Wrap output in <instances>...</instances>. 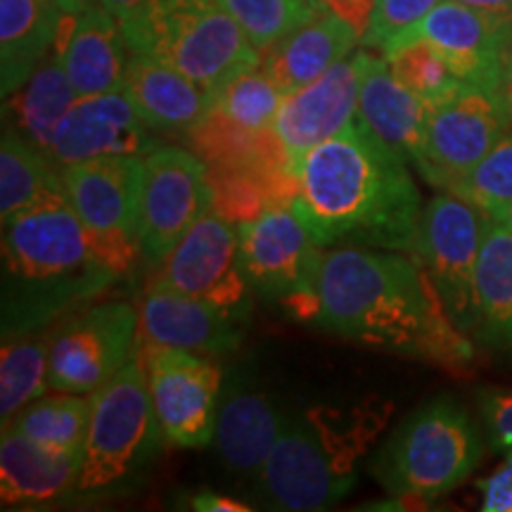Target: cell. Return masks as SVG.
<instances>
[{"label":"cell","mask_w":512,"mask_h":512,"mask_svg":"<svg viewBox=\"0 0 512 512\" xmlns=\"http://www.w3.org/2000/svg\"><path fill=\"white\" fill-rule=\"evenodd\" d=\"M313 285V323L330 335L448 368H463L475 356L413 254L323 247Z\"/></svg>","instance_id":"6da1fadb"},{"label":"cell","mask_w":512,"mask_h":512,"mask_svg":"<svg viewBox=\"0 0 512 512\" xmlns=\"http://www.w3.org/2000/svg\"><path fill=\"white\" fill-rule=\"evenodd\" d=\"M299 211L320 247H373L413 254L422 214L408 162L351 124L292 162Z\"/></svg>","instance_id":"7a4b0ae2"},{"label":"cell","mask_w":512,"mask_h":512,"mask_svg":"<svg viewBox=\"0 0 512 512\" xmlns=\"http://www.w3.org/2000/svg\"><path fill=\"white\" fill-rule=\"evenodd\" d=\"M114 278L67 195L24 209L3 223L5 339L88 302Z\"/></svg>","instance_id":"3957f363"},{"label":"cell","mask_w":512,"mask_h":512,"mask_svg":"<svg viewBox=\"0 0 512 512\" xmlns=\"http://www.w3.org/2000/svg\"><path fill=\"white\" fill-rule=\"evenodd\" d=\"M392 406L363 403L344 413L311 408L287 413L271 456L256 475V496L271 510H325L354 489L361 458L373 444Z\"/></svg>","instance_id":"277c9868"},{"label":"cell","mask_w":512,"mask_h":512,"mask_svg":"<svg viewBox=\"0 0 512 512\" xmlns=\"http://www.w3.org/2000/svg\"><path fill=\"white\" fill-rule=\"evenodd\" d=\"M128 50L155 57L214 93L261 64L259 48L216 0H147L121 22Z\"/></svg>","instance_id":"5b68a950"},{"label":"cell","mask_w":512,"mask_h":512,"mask_svg":"<svg viewBox=\"0 0 512 512\" xmlns=\"http://www.w3.org/2000/svg\"><path fill=\"white\" fill-rule=\"evenodd\" d=\"M484 441L470 413L453 396H434L392 432L370 470L401 501L430 503L458 489L475 472Z\"/></svg>","instance_id":"8992f818"},{"label":"cell","mask_w":512,"mask_h":512,"mask_svg":"<svg viewBox=\"0 0 512 512\" xmlns=\"http://www.w3.org/2000/svg\"><path fill=\"white\" fill-rule=\"evenodd\" d=\"M91 399L79 494H102L126 482L164 441L136 356Z\"/></svg>","instance_id":"52a82bcc"},{"label":"cell","mask_w":512,"mask_h":512,"mask_svg":"<svg viewBox=\"0 0 512 512\" xmlns=\"http://www.w3.org/2000/svg\"><path fill=\"white\" fill-rule=\"evenodd\" d=\"M489 216L441 190L422 207L413 256L432 278L448 318L465 335L477 330V264Z\"/></svg>","instance_id":"ba28073f"},{"label":"cell","mask_w":512,"mask_h":512,"mask_svg":"<svg viewBox=\"0 0 512 512\" xmlns=\"http://www.w3.org/2000/svg\"><path fill=\"white\" fill-rule=\"evenodd\" d=\"M62 181L95 252L114 273L124 275L140 252L143 157H102L62 166Z\"/></svg>","instance_id":"9c48e42d"},{"label":"cell","mask_w":512,"mask_h":512,"mask_svg":"<svg viewBox=\"0 0 512 512\" xmlns=\"http://www.w3.org/2000/svg\"><path fill=\"white\" fill-rule=\"evenodd\" d=\"M512 117L501 88L463 83L446 100L427 107L420 176L448 190L510 131Z\"/></svg>","instance_id":"30bf717a"},{"label":"cell","mask_w":512,"mask_h":512,"mask_svg":"<svg viewBox=\"0 0 512 512\" xmlns=\"http://www.w3.org/2000/svg\"><path fill=\"white\" fill-rule=\"evenodd\" d=\"M240 259L247 283L268 299L285 304L294 316L313 320L316 313V264L320 245L299 211L273 207L252 223H242Z\"/></svg>","instance_id":"8fae6325"},{"label":"cell","mask_w":512,"mask_h":512,"mask_svg":"<svg viewBox=\"0 0 512 512\" xmlns=\"http://www.w3.org/2000/svg\"><path fill=\"white\" fill-rule=\"evenodd\" d=\"M138 311L126 302H102L67 318L50 332L48 389L98 392L136 354Z\"/></svg>","instance_id":"7c38bea8"},{"label":"cell","mask_w":512,"mask_h":512,"mask_svg":"<svg viewBox=\"0 0 512 512\" xmlns=\"http://www.w3.org/2000/svg\"><path fill=\"white\" fill-rule=\"evenodd\" d=\"M214 207L209 169L200 157L174 145L143 157L140 183V252L162 264L188 230Z\"/></svg>","instance_id":"4fadbf2b"},{"label":"cell","mask_w":512,"mask_h":512,"mask_svg":"<svg viewBox=\"0 0 512 512\" xmlns=\"http://www.w3.org/2000/svg\"><path fill=\"white\" fill-rule=\"evenodd\" d=\"M133 356L145 370L164 441L181 448L209 446L223 389L219 366L192 351L166 347L136 351Z\"/></svg>","instance_id":"5bb4252c"},{"label":"cell","mask_w":512,"mask_h":512,"mask_svg":"<svg viewBox=\"0 0 512 512\" xmlns=\"http://www.w3.org/2000/svg\"><path fill=\"white\" fill-rule=\"evenodd\" d=\"M157 278L230 316H245L249 283L240 259V230L214 209L183 235Z\"/></svg>","instance_id":"9a60e30c"},{"label":"cell","mask_w":512,"mask_h":512,"mask_svg":"<svg viewBox=\"0 0 512 512\" xmlns=\"http://www.w3.org/2000/svg\"><path fill=\"white\" fill-rule=\"evenodd\" d=\"M411 41L437 48L460 81L501 88L505 57L512 48V22L458 0H441L382 55Z\"/></svg>","instance_id":"2e32d148"},{"label":"cell","mask_w":512,"mask_h":512,"mask_svg":"<svg viewBox=\"0 0 512 512\" xmlns=\"http://www.w3.org/2000/svg\"><path fill=\"white\" fill-rule=\"evenodd\" d=\"M155 147V131L128 93L117 91L76 100L57 126L48 157L57 166H69L102 157H145Z\"/></svg>","instance_id":"e0dca14e"},{"label":"cell","mask_w":512,"mask_h":512,"mask_svg":"<svg viewBox=\"0 0 512 512\" xmlns=\"http://www.w3.org/2000/svg\"><path fill=\"white\" fill-rule=\"evenodd\" d=\"M240 342L235 316L178 292L159 278L147 283L138 309L136 351L166 347L219 356L235 351Z\"/></svg>","instance_id":"ac0fdd59"},{"label":"cell","mask_w":512,"mask_h":512,"mask_svg":"<svg viewBox=\"0 0 512 512\" xmlns=\"http://www.w3.org/2000/svg\"><path fill=\"white\" fill-rule=\"evenodd\" d=\"M366 55V50H356L309 86L285 95L273 128L290 162L356 121Z\"/></svg>","instance_id":"d6986e66"},{"label":"cell","mask_w":512,"mask_h":512,"mask_svg":"<svg viewBox=\"0 0 512 512\" xmlns=\"http://www.w3.org/2000/svg\"><path fill=\"white\" fill-rule=\"evenodd\" d=\"M57 50L79 98L124 91L131 50L121 22L98 0L79 15L64 17Z\"/></svg>","instance_id":"ffe728a7"},{"label":"cell","mask_w":512,"mask_h":512,"mask_svg":"<svg viewBox=\"0 0 512 512\" xmlns=\"http://www.w3.org/2000/svg\"><path fill=\"white\" fill-rule=\"evenodd\" d=\"M287 413L273 399L245 380H230L221 389L216 411V451L226 470L235 475H259L275 441L283 432Z\"/></svg>","instance_id":"44dd1931"},{"label":"cell","mask_w":512,"mask_h":512,"mask_svg":"<svg viewBox=\"0 0 512 512\" xmlns=\"http://www.w3.org/2000/svg\"><path fill=\"white\" fill-rule=\"evenodd\" d=\"M81 451H57L3 427L0 439V498L3 508L46 505L79 491Z\"/></svg>","instance_id":"7402d4cb"},{"label":"cell","mask_w":512,"mask_h":512,"mask_svg":"<svg viewBox=\"0 0 512 512\" xmlns=\"http://www.w3.org/2000/svg\"><path fill=\"white\" fill-rule=\"evenodd\" d=\"M356 46H361V34L354 24L323 5L316 17L264 50L261 69L280 93L290 95L349 57Z\"/></svg>","instance_id":"603a6c76"},{"label":"cell","mask_w":512,"mask_h":512,"mask_svg":"<svg viewBox=\"0 0 512 512\" xmlns=\"http://www.w3.org/2000/svg\"><path fill=\"white\" fill-rule=\"evenodd\" d=\"M356 119L418 169L425 147L427 105L396 79L384 55H366Z\"/></svg>","instance_id":"cb8c5ba5"},{"label":"cell","mask_w":512,"mask_h":512,"mask_svg":"<svg viewBox=\"0 0 512 512\" xmlns=\"http://www.w3.org/2000/svg\"><path fill=\"white\" fill-rule=\"evenodd\" d=\"M124 91L152 131H192L211 110V93L155 57L128 55Z\"/></svg>","instance_id":"d4e9b609"},{"label":"cell","mask_w":512,"mask_h":512,"mask_svg":"<svg viewBox=\"0 0 512 512\" xmlns=\"http://www.w3.org/2000/svg\"><path fill=\"white\" fill-rule=\"evenodd\" d=\"M64 12L53 0H0V91L22 88L57 48Z\"/></svg>","instance_id":"484cf974"},{"label":"cell","mask_w":512,"mask_h":512,"mask_svg":"<svg viewBox=\"0 0 512 512\" xmlns=\"http://www.w3.org/2000/svg\"><path fill=\"white\" fill-rule=\"evenodd\" d=\"M190 143L195 155L207 166L268 176L287 174L292 169L283 140L273 126L254 131V128L235 124L216 110H209L207 117L192 128Z\"/></svg>","instance_id":"4316f807"},{"label":"cell","mask_w":512,"mask_h":512,"mask_svg":"<svg viewBox=\"0 0 512 512\" xmlns=\"http://www.w3.org/2000/svg\"><path fill=\"white\" fill-rule=\"evenodd\" d=\"M484 347L512 354V228L489 219L477 264V330Z\"/></svg>","instance_id":"83f0119b"},{"label":"cell","mask_w":512,"mask_h":512,"mask_svg":"<svg viewBox=\"0 0 512 512\" xmlns=\"http://www.w3.org/2000/svg\"><path fill=\"white\" fill-rule=\"evenodd\" d=\"M79 100L60 50H53L46 62L29 76L22 88L5 98V124L22 133L31 145L48 155L60 121L67 117L74 102Z\"/></svg>","instance_id":"f1b7e54d"},{"label":"cell","mask_w":512,"mask_h":512,"mask_svg":"<svg viewBox=\"0 0 512 512\" xmlns=\"http://www.w3.org/2000/svg\"><path fill=\"white\" fill-rule=\"evenodd\" d=\"M55 195H67L62 166L5 124L0 138V219L10 221L24 209Z\"/></svg>","instance_id":"f546056e"},{"label":"cell","mask_w":512,"mask_h":512,"mask_svg":"<svg viewBox=\"0 0 512 512\" xmlns=\"http://www.w3.org/2000/svg\"><path fill=\"white\" fill-rule=\"evenodd\" d=\"M93 399L86 394L55 392L31 401L5 427L57 451H81L86 444Z\"/></svg>","instance_id":"4dcf8cb0"},{"label":"cell","mask_w":512,"mask_h":512,"mask_svg":"<svg viewBox=\"0 0 512 512\" xmlns=\"http://www.w3.org/2000/svg\"><path fill=\"white\" fill-rule=\"evenodd\" d=\"M50 332L48 335H19L5 339L0 354V418L3 427L29 406L41 399L48 389Z\"/></svg>","instance_id":"1f68e13d"},{"label":"cell","mask_w":512,"mask_h":512,"mask_svg":"<svg viewBox=\"0 0 512 512\" xmlns=\"http://www.w3.org/2000/svg\"><path fill=\"white\" fill-rule=\"evenodd\" d=\"M446 192L463 197L489 219L503 221L512 207V126L477 166Z\"/></svg>","instance_id":"d6a6232c"},{"label":"cell","mask_w":512,"mask_h":512,"mask_svg":"<svg viewBox=\"0 0 512 512\" xmlns=\"http://www.w3.org/2000/svg\"><path fill=\"white\" fill-rule=\"evenodd\" d=\"M216 3L245 29L249 41L261 53L316 17V12L323 8L313 5L311 0H216Z\"/></svg>","instance_id":"836d02e7"},{"label":"cell","mask_w":512,"mask_h":512,"mask_svg":"<svg viewBox=\"0 0 512 512\" xmlns=\"http://www.w3.org/2000/svg\"><path fill=\"white\" fill-rule=\"evenodd\" d=\"M283 98L285 95L259 64V67L233 76L226 86L219 88L211 100V110L221 112L235 124L261 131V128L273 126Z\"/></svg>","instance_id":"e575fe53"},{"label":"cell","mask_w":512,"mask_h":512,"mask_svg":"<svg viewBox=\"0 0 512 512\" xmlns=\"http://www.w3.org/2000/svg\"><path fill=\"white\" fill-rule=\"evenodd\" d=\"M389 67L396 79H399L408 91H413L427 107L446 100L463 86L453 69L448 67L444 55L425 41H411L403 46L389 50Z\"/></svg>","instance_id":"d590c367"},{"label":"cell","mask_w":512,"mask_h":512,"mask_svg":"<svg viewBox=\"0 0 512 512\" xmlns=\"http://www.w3.org/2000/svg\"><path fill=\"white\" fill-rule=\"evenodd\" d=\"M441 0H375L370 27L361 46L384 53L396 38L413 29L427 12H432Z\"/></svg>","instance_id":"8d00e7d4"},{"label":"cell","mask_w":512,"mask_h":512,"mask_svg":"<svg viewBox=\"0 0 512 512\" xmlns=\"http://www.w3.org/2000/svg\"><path fill=\"white\" fill-rule=\"evenodd\" d=\"M479 413H482L486 437L496 453L512 451V392L484 389L479 394Z\"/></svg>","instance_id":"74e56055"},{"label":"cell","mask_w":512,"mask_h":512,"mask_svg":"<svg viewBox=\"0 0 512 512\" xmlns=\"http://www.w3.org/2000/svg\"><path fill=\"white\" fill-rule=\"evenodd\" d=\"M484 512H512V451L505 453L503 465L489 477L479 479Z\"/></svg>","instance_id":"f35d334b"},{"label":"cell","mask_w":512,"mask_h":512,"mask_svg":"<svg viewBox=\"0 0 512 512\" xmlns=\"http://www.w3.org/2000/svg\"><path fill=\"white\" fill-rule=\"evenodd\" d=\"M190 508L200 512H249L252 505L240 503L238 498L211 494V491H200L190 498Z\"/></svg>","instance_id":"ab89813d"},{"label":"cell","mask_w":512,"mask_h":512,"mask_svg":"<svg viewBox=\"0 0 512 512\" xmlns=\"http://www.w3.org/2000/svg\"><path fill=\"white\" fill-rule=\"evenodd\" d=\"M98 3L105 5L119 22H126V19L138 15V12L145 8L147 0H98Z\"/></svg>","instance_id":"60d3db41"},{"label":"cell","mask_w":512,"mask_h":512,"mask_svg":"<svg viewBox=\"0 0 512 512\" xmlns=\"http://www.w3.org/2000/svg\"><path fill=\"white\" fill-rule=\"evenodd\" d=\"M458 3L470 5V8L484 10L489 12V15L503 17L508 19V22H512V0H458Z\"/></svg>","instance_id":"b9f144b4"},{"label":"cell","mask_w":512,"mask_h":512,"mask_svg":"<svg viewBox=\"0 0 512 512\" xmlns=\"http://www.w3.org/2000/svg\"><path fill=\"white\" fill-rule=\"evenodd\" d=\"M501 91H503L505 102H508V110H510V117H512V48H510L508 57H505V69H503Z\"/></svg>","instance_id":"7bdbcfd3"},{"label":"cell","mask_w":512,"mask_h":512,"mask_svg":"<svg viewBox=\"0 0 512 512\" xmlns=\"http://www.w3.org/2000/svg\"><path fill=\"white\" fill-rule=\"evenodd\" d=\"M55 5H60V8L67 12V15H79L88 8V5L95 3V0H53Z\"/></svg>","instance_id":"ee69618b"},{"label":"cell","mask_w":512,"mask_h":512,"mask_svg":"<svg viewBox=\"0 0 512 512\" xmlns=\"http://www.w3.org/2000/svg\"><path fill=\"white\" fill-rule=\"evenodd\" d=\"M505 223H508V226L512 228V207H510V211H508V214H505V219H503Z\"/></svg>","instance_id":"f6af8a7d"},{"label":"cell","mask_w":512,"mask_h":512,"mask_svg":"<svg viewBox=\"0 0 512 512\" xmlns=\"http://www.w3.org/2000/svg\"><path fill=\"white\" fill-rule=\"evenodd\" d=\"M311 3H313V5H323V0H311Z\"/></svg>","instance_id":"bcb514c9"}]
</instances>
